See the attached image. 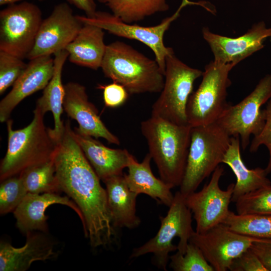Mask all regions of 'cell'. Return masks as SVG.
<instances>
[{
	"instance_id": "cell-28",
	"label": "cell",
	"mask_w": 271,
	"mask_h": 271,
	"mask_svg": "<svg viewBox=\"0 0 271 271\" xmlns=\"http://www.w3.org/2000/svg\"><path fill=\"white\" fill-rule=\"evenodd\" d=\"M223 223L243 235L271 239V216L239 214L230 211Z\"/></svg>"
},
{
	"instance_id": "cell-14",
	"label": "cell",
	"mask_w": 271,
	"mask_h": 271,
	"mask_svg": "<svg viewBox=\"0 0 271 271\" xmlns=\"http://www.w3.org/2000/svg\"><path fill=\"white\" fill-rule=\"evenodd\" d=\"M83 25L66 3L55 5L51 14L43 20L29 60L49 56L65 49Z\"/></svg>"
},
{
	"instance_id": "cell-7",
	"label": "cell",
	"mask_w": 271,
	"mask_h": 271,
	"mask_svg": "<svg viewBox=\"0 0 271 271\" xmlns=\"http://www.w3.org/2000/svg\"><path fill=\"white\" fill-rule=\"evenodd\" d=\"M234 67L214 61L205 66L201 82L187 103V122L191 127L216 122L230 104L226 100L227 89L231 84L229 74Z\"/></svg>"
},
{
	"instance_id": "cell-22",
	"label": "cell",
	"mask_w": 271,
	"mask_h": 271,
	"mask_svg": "<svg viewBox=\"0 0 271 271\" xmlns=\"http://www.w3.org/2000/svg\"><path fill=\"white\" fill-rule=\"evenodd\" d=\"M65 49L54 54V71L52 78L43 89L42 95L38 99L36 106L43 114L51 111L54 118L53 128H49L50 136L58 143L64 130L65 124L61 119L64 108V85L62 83V74L63 66L68 57Z\"/></svg>"
},
{
	"instance_id": "cell-29",
	"label": "cell",
	"mask_w": 271,
	"mask_h": 271,
	"mask_svg": "<svg viewBox=\"0 0 271 271\" xmlns=\"http://www.w3.org/2000/svg\"><path fill=\"white\" fill-rule=\"evenodd\" d=\"M235 203L237 214L271 216V185L245 194Z\"/></svg>"
},
{
	"instance_id": "cell-34",
	"label": "cell",
	"mask_w": 271,
	"mask_h": 271,
	"mask_svg": "<svg viewBox=\"0 0 271 271\" xmlns=\"http://www.w3.org/2000/svg\"><path fill=\"white\" fill-rule=\"evenodd\" d=\"M98 88L103 89V97L106 106L118 107L125 103L128 97V92L121 85L113 82L105 85H98Z\"/></svg>"
},
{
	"instance_id": "cell-10",
	"label": "cell",
	"mask_w": 271,
	"mask_h": 271,
	"mask_svg": "<svg viewBox=\"0 0 271 271\" xmlns=\"http://www.w3.org/2000/svg\"><path fill=\"white\" fill-rule=\"evenodd\" d=\"M40 8L28 2L8 5L0 12V51L21 59L32 50L43 21Z\"/></svg>"
},
{
	"instance_id": "cell-18",
	"label": "cell",
	"mask_w": 271,
	"mask_h": 271,
	"mask_svg": "<svg viewBox=\"0 0 271 271\" xmlns=\"http://www.w3.org/2000/svg\"><path fill=\"white\" fill-rule=\"evenodd\" d=\"M59 204L73 209L83 221L82 213L77 205L67 196H62L56 193L42 194L28 193L22 202L15 210L16 225L23 233L48 231V216L46 209L50 205Z\"/></svg>"
},
{
	"instance_id": "cell-2",
	"label": "cell",
	"mask_w": 271,
	"mask_h": 271,
	"mask_svg": "<svg viewBox=\"0 0 271 271\" xmlns=\"http://www.w3.org/2000/svg\"><path fill=\"white\" fill-rule=\"evenodd\" d=\"M191 127L152 116L141 124L160 179L172 188L180 186L184 177Z\"/></svg>"
},
{
	"instance_id": "cell-25",
	"label": "cell",
	"mask_w": 271,
	"mask_h": 271,
	"mask_svg": "<svg viewBox=\"0 0 271 271\" xmlns=\"http://www.w3.org/2000/svg\"><path fill=\"white\" fill-rule=\"evenodd\" d=\"M240 146L238 136L231 137L230 145L222 160V163L231 168L236 178L231 199L233 202L245 194L271 185L265 169H249L246 167L241 158Z\"/></svg>"
},
{
	"instance_id": "cell-35",
	"label": "cell",
	"mask_w": 271,
	"mask_h": 271,
	"mask_svg": "<svg viewBox=\"0 0 271 271\" xmlns=\"http://www.w3.org/2000/svg\"><path fill=\"white\" fill-rule=\"evenodd\" d=\"M228 270L231 271H267L257 256L250 248L233 260Z\"/></svg>"
},
{
	"instance_id": "cell-38",
	"label": "cell",
	"mask_w": 271,
	"mask_h": 271,
	"mask_svg": "<svg viewBox=\"0 0 271 271\" xmlns=\"http://www.w3.org/2000/svg\"><path fill=\"white\" fill-rule=\"evenodd\" d=\"M23 0H0V5L3 6L5 5H11L14 4H16V3L20 2ZM39 1H43L45 0H38Z\"/></svg>"
},
{
	"instance_id": "cell-4",
	"label": "cell",
	"mask_w": 271,
	"mask_h": 271,
	"mask_svg": "<svg viewBox=\"0 0 271 271\" xmlns=\"http://www.w3.org/2000/svg\"><path fill=\"white\" fill-rule=\"evenodd\" d=\"M100 68L129 94L161 92L164 86L165 73L156 60L122 41L106 45Z\"/></svg>"
},
{
	"instance_id": "cell-27",
	"label": "cell",
	"mask_w": 271,
	"mask_h": 271,
	"mask_svg": "<svg viewBox=\"0 0 271 271\" xmlns=\"http://www.w3.org/2000/svg\"><path fill=\"white\" fill-rule=\"evenodd\" d=\"M19 175L28 193L41 194L60 191L53 159L29 168Z\"/></svg>"
},
{
	"instance_id": "cell-1",
	"label": "cell",
	"mask_w": 271,
	"mask_h": 271,
	"mask_svg": "<svg viewBox=\"0 0 271 271\" xmlns=\"http://www.w3.org/2000/svg\"><path fill=\"white\" fill-rule=\"evenodd\" d=\"M60 191L78 207L85 236L93 248L107 247L116 237L107 194L100 179L73 134L70 121L65 123L63 134L53 157Z\"/></svg>"
},
{
	"instance_id": "cell-33",
	"label": "cell",
	"mask_w": 271,
	"mask_h": 271,
	"mask_svg": "<svg viewBox=\"0 0 271 271\" xmlns=\"http://www.w3.org/2000/svg\"><path fill=\"white\" fill-rule=\"evenodd\" d=\"M267 104L264 109L265 114V123L261 132L253 137L250 147L249 152L254 153L257 151L259 147L265 146L269 152V160L265 168L268 175L271 172V97L266 102Z\"/></svg>"
},
{
	"instance_id": "cell-15",
	"label": "cell",
	"mask_w": 271,
	"mask_h": 271,
	"mask_svg": "<svg viewBox=\"0 0 271 271\" xmlns=\"http://www.w3.org/2000/svg\"><path fill=\"white\" fill-rule=\"evenodd\" d=\"M202 35L213 54L214 61L235 66L263 47L264 41L271 38V28H267L264 22H259L242 36L230 38L214 34L204 27Z\"/></svg>"
},
{
	"instance_id": "cell-36",
	"label": "cell",
	"mask_w": 271,
	"mask_h": 271,
	"mask_svg": "<svg viewBox=\"0 0 271 271\" xmlns=\"http://www.w3.org/2000/svg\"><path fill=\"white\" fill-rule=\"evenodd\" d=\"M250 249L257 256L267 271H271V239L256 238Z\"/></svg>"
},
{
	"instance_id": "cell-11",
	"label": "cell",
	"mask_w": 271,
	"mask_h": 271,
	"mask_svg": "<svg viewBox=\"0 0 271 271\" xmlns=\"http://www.w3.org/2000/svg\"><path fill=\"white\" fill-rule=\"evenodd\" d=\"M189 3L187 0H184L175 14L154 26H143L126 23L112 14L102 11H97L92 18L78 15L77 17L83 23L95 25L111 34L136 40L144 43L153 51L155 60L165 73L166 58L173 51L172 48L166 47L164 44L165 33L169 29L171 23L179 17L182 8Z\"/></svg>"
},
{
	"instance_id": "cell-19",
	"label": "cell",
	"mask_w": 271,
	"mask_h": 271,
	"mask_svg": "<svg viewBox=\"0 0 271 271\" xmlns=\"http://www.w3.org/2000/svg\"><path fill=\"white\" fill-rule=\"evenodd\" d=\"M42 232H27L26 243L21 247L1 241L0 270L25 271L34 261L55 257L57 252L54 251L53 242Z\"/></svg>"
},
{
	"instance_id": "cell-16",
	"label": "cell",
	"mask_w": 271,
	"mask_h": 271,
	"mask_svg": "<svg viewBox=\"0 0 271 271\" xmlns=\"http://www.w3.org/2000/svg\"><path fill=\"white\" fill-rule=\"evenodd\" d=\"M64 88V110L78 124L74 130L81 135L103 138L109 143L119 145L118 138L107 129L95 106L89 101L85 86L69 82Z\"/></svg>"
},
{
	"instance_id": "cell-17",
	"label": "cell",
	"mask_w": 271,
	"mask_h": 271,
	"mask_svg": "<svg viewBox=\"0 0 271 271\" xmlns=\"http://www.w3.org/2000/svg\"><path fill=\"white\" fill-rule=\"evenodd\" d=\"M54 58L50 55L30 60L13 88L0 102V121L7 122L14 108L25 98L44 89L53 77Z\"/></svg>"
},
{
	"instance_id": "cell-24",
	"label": "cell",
	"mask_w": 271,
	"mask_h": 271,
	"mask_svg": "<svg viewBox=\"0 0 271 271\" xmlns=\"http://www.w3.org/2000/svg\"><path fill=\"white\" fill-rule=\"evenodd\" d=\"M152 158L148 153L139 163L133 156L127 167L128 174H124L129 188L137 194H145L159 203L169 207L174 199L172 188L161 179L156 178L151 167Z\"/></svg>"
},
{
	"instance_id": "cell-12",
	"label": "cell",
	"mask_w": 271,
	"mask_h": 271,
	"mask_svg": "<svg viewBox=\"0 0 271 271\" xmlns=\"http://www.w3.org/2000/svg\"><path fill=\"white\" fill-rule=\"evenodd\" d=\"M223 172V168L219 165L201 190L185 197L186 204L193 214L197 233H204L223 223L229 213L234 183L230 184L226 190L220 188L219 181Z\"/></svg>"
},
{
	"instance_id": "cell-13",
	"label": "cell",
	"mask_w": 271,
	"mask_h": 271,
	"mask_svg": "<svg viewBox=\"0 0 271 271\" xmlns=\"http://www.w3.org/2000/svg\"><path fill=\"white\" fill-rule=\"evenodd\" d=\"M255 238L220 223L204 233L194 231L189 242L199 248L214 270L226 271L234 259L250 248Z\"/></svg>"
},
{
	"instance_id": "cell-8",
	"label": "cell",
	"mask_w": 271,
	"mask_h": 271,
	"mask_svg": "<svg viewBox=\"0 0 271 271\" xmlns=\"http://www.w3.org/2000/svg\"><path fill=\"white\" fill-rule=\"evenodd\" d=\"M203 72L183 63L174 51L169 54L166 58L164 86L152 106L151 116L178 124H188L187 103L195 81L202 76Z\"/></svg>"
},
{
	"instance_id": "cell-26",
	"label": "cell",
	"mask_w": 271,
	"mask_h": 271,
	"mask_svg": "<svg viewBox=\"0 0 271 271\" xmlns=\"http://www.w3.org/2000/svg\"><path fill=\"white\" fill-rule=\"evenodd\" d=\"M124 22L133 24L158 13L168 11L167 0H97Z\"/></svg>"
},
{
	"instance_id": "cell-30",
	"label": "cell",
	"mask_w": 271,
	"mask_h": 271,
	"mask_svg": "<svg viewBox=\"0 0 271 271\" xmlns=\"http://www.w3.org/2000/svg\"><path fill=\"white\" fill-rule=\"evenodd\" d=\"M170 260L169 266L175 271H214L199 248L190 242L184 254L177 251Z\"/></svg>"
},
{
	"instance_id": "cell-23",
	"label": "cell",
	"mask_w": 271,
	"mask_h": 271,
	"mask_svg": "<svg viewBox=\"0 0 271 271\" xmlns=\"http://www.w3.org/2000/svg\"><path fill=\"white\" fill-rule=\"evenodd\" d=\"M104 36L101 28L83 23L75 38L65 48L69 61L95 70L100 68L106 48Z\"/></svg>"
},
{
	"instance_id": "cell-31",
	"label": "cell",
	"mask_w": 271,
	"mask_h": 271,
	"mask_svg": "<svg viewBox=\"0 0 271 271\" xmlns=\"http://www.w3.org/2000/svg\"><path fill=\"white\" fill-rule=\"evenodd\" d=\"M28 192L20 175L1 181L0 186V213L14 212L24 199Z\"/></svg>"
},
{
	"instance_id": "cell-20",
	"label": "cell",
	"mask_w": 271,
	"mask_h": 271,
	"mask_svg": "<svg viewBox=\"0 0 271 271\" xmlns=\"http://www.w3.org/2000/svg\"><path fill=\"white\" fill-rule=\"evenodd\" d=\"M73 134L103 182L111 177L123 174V170L127 168L133 156L125 149L108 148L92 137L81 135L73 130Z\"/></svg>"
},
{
	"instance_id": "cell-37",
	"label": "cell",
	"mask_w": 271,
	"mask_h": 271,
	"mask_svg": "<svg viewBox=\"0 0 271 271\" xmlns=\"http://www.w3.org/2000/svg\"><path fill=\"white\" fill-rule=\"evenodd\" d=\"M77 9L83 11L86 16L92 18L96 11V4L94 0H67Z\"/></svg>"
},
{
	"instance_id": "cell-6",
	"label": "cell",
	"mask_w": 271,
	"mask_h": 271,
	"mask_svg": "<svg viewBox=\"0 0 271 271\" xmlns=\"http://www.w3.org/2000/svg\"><path fill=\"white\" fill-rule=\"evenodd\" d=\"M169 207L167 215L160 217L161 226L156 235L133 249L130 255L131 258H136L152 253L155 265L164 270H167L170 252L177 250L184 254L194 231L192 225V213L180 191L176 192Z\"/></svg>"
},
{
	"instance_id": "cell-21",
	"label": "cell",
	"mask_w": 271,
	"mask_h": 271,
	"mask_svg": "<svg viewBox=\"0 0 271 271\" xmlns=\"http://www.w3.org/2000/svg\"><path fill=\"white\" fill-rule=\"evenodd\" d=\"M103 182L114 227L131 229L138 227L141 222L136 211L138 194L129 188L124 174L111 177Z\"/></svg>"
},
{
	"instance_id": "cell-32",
	"label": "cell",
	"mask_w": 271,
	"mask_h": 271,
	"mask_svg": "<svg viewBox=\"0 0 271 271\" xmlns=\"http://www.w3.org/2000/svg\"><path fill=\"white\" fill-rule=\"evenodd\" d=\"M27 66L23 59L0 51V94H3L15 82Z\"/></svg>"
},
{
	"instance_id": "cell-3",
	"label": "cell",
	"mask_w": 271,
	"mask_h": 271,
	"mask_svg": "<svg viewBox=\"0 0 271 271\" xmlns=\"http://www.w3.org/2000/svg\"><path fill=\"white\" fill-rule=\"evenodd\" d=\"M33 113L32 121L22 129L14 130L10 118L6 122L8 148L1 162V181L53 159L57 143L45 125V114L37 106Z\"/></svg>"
},
{
	"instance_id": "cell-5",
	"label": "cell",
	"mask_w": 271,
	"mask_h": 271,
	"mask_svg": "<svg viewBox=\"0 0 271 271\" xmlns=\"http://www.w3.org/2000/svg\"><path fill=\"white\" fill-rule=\"evenodd\" d=\"M231 137L217 122L191 127L190 143L180 191L184 196L196 191L220 163Z\"/></svg>"
},
{
	"instance_id": "cell-9",
	"label": "cell",
	"mask_w": 271,
	"mask_h": 271,
	"mask_svg": "<svg viewBox=\"0 0 271 271\" xmlns=\"http://www.w3.org/2000/svg\"><path fill=\"white\" fill-rule=\"evenodd\" d=\"M271 97V73L261 78L253 90L235 105L230 104L216 121L230 136H238L244 150L250 138L258 135L265 123L261 106Z\"/></svg>"
}]
</instances>
